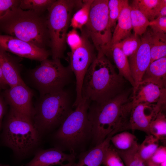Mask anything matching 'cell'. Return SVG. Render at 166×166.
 Segmentation results:
<instances>
[{
    "label": "cell",
    "instance_id": "1",
    "mask_svg": "<svg viewBox=\"0 0 166 166\" xmlns=\"http://www.w3.org/2000/svg\"><path fill=\"white\" fill-rule=\"evenodd\" d=\"M127 82L106 57L97 55L84 78L82 98L97 103L105 101L125 90Z\"/></svg>",
    "mask_w": 166,
    "mask_h": 166
},
{
    "label": "cell",
    "instance_id": "2",
    "mask_svg": "<svg viewBox=\"0 0 166 166\" xmlns=\"http://www.w3.org/2000/svg\"><path fill=\"white\" fill-rule=\"evenodd\" d=\"M132 91V88L125 89L107 101L89 105L88 117L94 146L103 142L110 134L115 135L123 126L128 113L127 107Z\"/></svg>",
    "mask_w": 166,
    "mask_h": 166
},
{
    "label": "cell",
    "instance_id": "3",
    "mask_svg": "<svg viewBox=\"0 0 166 166\" xmlns=\"http://www.w3.org/2000/svg\"><path fill=\"white\" fill-rule=\"evenodd\" d=\"M0 26L7 35L38 47L49 45L46 17L41 14L14 6L0 20Z\"/></svg>",
    "mask_w": 166,
    "mask_h": 166
},
{
    "label": "cell",
    "instance_id": "4",
    "mask_svg": "<svg viewBox=\"0 0 166 166\" xmlns=\"http://www.w3.org/2000/svg\"><path fill=\"white\" fill-rule=\"evenodd\" d=\"M90 102L83 98L59 126L53 135L55 147L75 154L91 139V126L88 117Z\"/></svg>",
    "mask_w": 166,
    "mask_h": 166
},
{
    "label": "cell",
    "instance_id": "5",
    "mask_svg": "<svg viewBox=\"0 0 166 166\" xmlns=\"http://www.w3.org/2000/svg\"><path fill=\"white\" fill-rule=\"evenodd\" d=\"M41 137L32 120L10 109L3 126L2 142L17 158L28 156L38 146Z\"/></svg>",
    "mask_w": 166,
    "mask_h": 166
},
{
    "label": "cell",
    "instance_id": "6",
    "mask_svg": "<svg viewBox=\"0 0 166 166\" xmlns=\"http://www.w3.org/2000/svg\"><path fill=\"white\" fill-rule=\"evenodd\" d=\"M73 105L70 94L64 89L40 96L34 108L32 121L41 136L59 126Z\"/></svg>",
    "mask_w": 166,
    "mask_h": 166
},
{
    "label": "cell",
    "instance_id": "7",
    "mask_svg": "<svg viewBox=\"0 0 166 166\" xmlns=\"http://www.w3.org/2000/svg\"><path fill=\"white\" fill-rule=\"evenodd\" d=\"M82 3L81 1L55 0L48 9L46 21L52 59H60L63 56L73 12Z\"/></svg>",
    "mask_w": 166,
    "mask_h": 166
},
{
    "label": "cell",
    "instance_id": "8",
    "mask_svg": "<svg viewBox=\"0 0 166 166\" xmlns=\"http://www.w3.org/2000/svg\"><path fill=\"white\" fill-rule=\"evenodd\" d=\"M72 73L69 66H64L60 59L47 58L30 70L29 77L41 96L64 89L70 82Z\"/></svg>",
    "mask_w": 166,
    "mask_h": 166
},
{
    "label": "cell",
    "instance_id": "9",
    "mask_svg": "<svg viewBox=\"0 0 166 166\" xmlns=\"http://www.w3.org/2000/svg\"><path fill=\"white\" fill-rule=\"evenodd\" d=\"M109 0H93L89 19L82 31L90 39L97 51V55L111 56L112 30L109 19L108 3Z\"/></svg>",
    "mask_w": 166,
    "mask_h": 166
},
{
    "label": "cell",
    "instance_id": "10",
    "mask_svg": "<svg viewBox=\"0 0 166 166\" xmlns=\"http://www.w3.org/2000/svg\"><path fill=\"white\" fill-rule=\"evenodd\" d=\"M83 43L79 47L69 53V65L76 78V97L73 106L75 107L82 100V87L86 73L96 56L93 45L83 34Z\"/></svg>",
    "mask_w": 166,
    "mask_h": 166
},
{
    "label": "cell",
    "instance_id": "11",
    "mask_svg": "<svg viewBox=\"0 0 166 166\" xmlns=\"http://www.w3.org/2000/svg\"><path fill=\"white\" fill-rule=\"evenodd\" d=\"M165 104L160 103L138 104L131 110L120 132L129 129L139 130L150 134L151 123L160 112L165 110Z\"/></svg>",
    "mask_w": 166,
    "mask_h": 166
},
{
    "label": "cell",
    "instance_id": "12",
    "mask_svg": "<svg viewBox=\"0 0 166 166\" xmlns=\"http://www.w3.org/2000/svg\"><path fill=\"white\" fill-rule=\"evenodd\" d=\"M166 85L157 81L141 80L133 88L129 105L131 109L140 103L166 104Z\"/></svg>",
    "mask_w": 166,
    "mask_h": 166
},
{
    "label": "cell",
    "instance_id": "13",
    "mask_svg": "<svg viewBox=\"0 0 166 166\" xmlns=\"http://www.w3.org/2000/svg\"><path fill=\"white\" fill-rule=\"evenodd\" d=\"M0 50L41 62L47 59L51 55L45 49L38 47L8 35H0Z\"/></svg>",
    "mask_w": 166,
    "mask_h": 166
},
{
    "label": "cell",
    "instance_id": "14",
    "mask_svg": "<svg viewBox=\"0 0 166 166\" xmlns=\"http://www.w3.org/2000/svg\"><path fill=\"white\" fill-rule=\"evenodd\" d=\"M4 95L10 109L32 120L34 113L32 102L33 93L25 83L10 87L5 91Z\"/></svg>",
    "mask_w": 166,
    "mask_h": 166
},
{
    "label": "cell",
    "instance_id": "15",
    "mask_svg": "<svg viewBox=\"0 0 166 166\" xmlns=\"http://www.w3.org/2000/svg\"><path fill=\"white\" fill-rule=\"evenodd\" d=\"M141 44L138 49L128 59L135 86L141 81L151 61L150 46L145 33L141 36Z\"/></svg>",
    "mask_w": 166,
    "mask_h": 166
},
{
    "label": "cell",
    "instance_id": "16",
    "mask_svg": "<svg viewBox=\"0 0 166 166\" xmlns=\"http://www.w3.org/2000/svg\"><path fill=\"white\" fill-rule=\"evenodd\" d=\"M76 158L75 154L66 153L59 148L54 147L38 151L34 158L26 164V166H53L63 163H74Z\"/></svg>",
    "mask_w": 166,
    "mask_h": 166
},
{
    "label": "cell",
    "instance_id": "17",
    "mask_svg": "<svg viewBox=\"0 0 166 166\" xmlns=\"http://www.w3.org/2000/svg\"><path fill=\"white\" fill-rule=\"evenodd\" d=\"M112 136L109 135L102 143L89 150L81 152L78 161L74 162L72 166H101L105 152L110 145Z\"/></svg>",
    "mask_w": 166,
    "mask_h": 166
},
{
    "label": "cell",
    "instance_id": "18",
    "mask_svg": "<svg viewBox=\"0 0 166 166\" xmlns=\"http://www.w3.org/2000/svg\"><path fill=\"white\" fill-rule=\"evenodd\" d=\"M0 67L7 85L10 87L24 83L19 64L6 52L0 50Z\"/></svg>",
    "mask_w": 166,
    "mask_h": 166
},
{
    "label": "cell",
    "instance_id": "19",
    "mask_svg": "<svg viewBox=\"0 0 166 166\" xmlns=\"http://www.w3.org/2000/svg\"><path fill=\"white\" fill-rule=\"evenodd\" d=\"M130 6L126 0L124 6L117 20L111 41V46L127 38L131 34L132 27L130 16Z\"/></svg>",
    "mask_w": 166,
    "mask_h": 166
},
{
    "label": "cell",
    "instance_id": "20",
    "mask_svg": "<svg viewBox=\"0 0 166 166\" xmlns=\"http://www.w3.org/2000/svg\"><path fill=\"white\" fill-rule=\"evenodd\" d=\"M131 5L137 8L151 21L160 18L162 10L166 6V0H134Z\"/></svg>",
    "mask_w": 166,
    "mask_h": 166
},
{
    "label": "cell",
    "instance_id": "21",
    "mask_svg": "<svg viewBox=\"0 0 166 166\" xmlns=\"http://www.w3.org/2000/svg\"><path fill=\"white\" fill-rule=\"evenodd\" d=\"M150 48L151 62L166 57V34L156 32L150 29L145 32Z\"/></svg>",
    "mask_w": 166,
    "mask_h": 166
},
{
    "label": "cell",
    "instance_id": "22",
    "mask_svg": "<svg viewBox=\"0 0 166 166\" xmlns=\"http://www.w3.org/2000/svg\"><path fill=\"white\" fill-rule=\"evenodd\" d=\"M111 56L118 70V73L133 88L135 83L132 77L128 57L119 47L112 45L111 47Z\"/></svg>",
    "mask_w": 166,
    "mask_h": 166
},
{
    "label": "cell",
    "instance_id": "23",
    "mask_svg": "<svg viewBox=\"0 0 166 166\" xmlns=\"http://www.w3.org/2000/svg\"><path fill=\"white\" fill-rule=\"evenodd\" d=\"M151 79L166 85V57L151 62L145 72L141 80Z\"/></svg>",
    "mask_w": 166,
    "mask_h": 166
},
{
    "label": "cell",
    "instance_id": "24",
    "mask_svg": "<svg viewBox=\"0 0 166 166\" xmlns=\"http://www.w3.org/2000/svg\"><path fill=\"white\" fill-rule=\"evenodd\" d=\"M159 140L151 134L146 136L142 142L139 144L138 155L145 163L149 160L159 147Z\"/></svg>",
    "mask_w": 166,
    "mask_h": 166
},
{
    "label": "cell",
    "instance_id": "25",
    "mask_svg": "<svg viewBox=\"0 0 166 166\" xmlns=\"http://www.w3.org/2000/svg\"><path fill=\"white\" fill-rule=\"evenodd\" d=\"M93 1V0L82 1L80 9L74 13L71 19L70 26L73 29L82 30L87 24Z\"/></svg>",
    "mask_w": 166,
    "mask_h": 166
},
{
    "label": "cell",
    "instance_id": "26",
    "mask_svg": "<svg viewBox=\"0 0 166 166\" xmlns=\"http://www.w3.org/2000/svg\"><path fill=\"white\" fill-rule=\"evenodd\" d=\"M130 6L131 21L134 34L141 37L147 30L150 21L137 8L131 5Z\"/></svg>",
    "mask_w": 166,
    "mask_h": 166
},
{
    "label": "cell",
    "instance_id": "27",
    "mask_svg": "<svg viewBox=\"0 0 166 166\" xmlns=\"http://www.w3.org/2000/svg\"><path fill=\"white\" fill-rule=\"evenodd\" d=\"M110 140L113 147L116 149L121 151L128 150L137 143L136 136L126 131L113 135Z\"/></svg>",
    "mask_w": 166,
    "mask_h": 166
},
{
    "label": "cell",
    "instance_id": "28",
    "mask_svg": "<svg viewBox=\"0 0 166 166\" xmlns=\"http://www.w3.org/2000/svg\"><path fill=\"white\" fill-rule=\"evenodd\" d=\"M164 111L160 112L151 122L149 127V132L159 140L165 141L166 138V117Z\"/></svg>",
    "mask_w": 166,
    "mask_h": 166
},
{
    "label": "cell",
    "instance_id": "29",
    "mask_svg": "<svg viewBox=\"0 0 166 166\" xmlns=\"http://www.w3.org/2000/svg\"><path fill=\"white\" fill-rule=\"evenodd\" d=\"M138 145L137 142L131 148L125 151L119 150L115 148L125 166H146L138 155Z\"/></svg>",
    "mask_w": 166,
    "mask_h": 166
},
{
    "label": "cell",
    "instance_id": "30",
    "mask_svg": "<svg viewBox=\"0 0 166 166\" xmlns=\"http://www.w3.org/2000/svg\"><path fill=\"white\" fill-rule=\"evenodd\" d=\"M55 0H19L18 7L21 9L30 10L41 14L48 9Z\"/></svg>",
    "mask_w": 166,
    "mask_h": 166
},
{
    "label": "cell",
    "instance_id": "31",
    "mask_svg": "<svg viewBox=\"0 0 166 166\" xmlns=\"http://www.w3.org/2000/svg\"><path fill=\"white\" fill-rule=\"evenodd\" d=\"M141 42V38L140 36L133 34L121 42L113 45L120 48L125 55L129 57L137 51L140 46Z\"/></svg>",
    "mask_w": 166,
    "mask_h": 166
},
{
    "label": "cell",
    "instance_id": "32",
    "mask_svg": "<svg viewBox=\"0 0 166 166\" xmlns=\"http://www.w3.org/2000/svg\"><path fill=\"white\" fill-rule=\"evenodd\" d=\"M126 0H109L108 6L109 10V25L112 29L115 28L116 22L124 6Z\"/></svg>",
    "mask_w": 166,
    "mask_h": 166
},
{
    "label": "cell",
    "instance_id": "33",
    "mask_svg": "<svg viewBox=\"0 0 166 166\" xmlns=\"http://www.w3.org/2000/svg\"><path fill=\"white\" fill-rule=\"evenodd\" d=\"M102 164L105 166H125L116 149L110 145L105 152Z\"/></svg>",
    "mask_w": 166,
    "mask_h": 166
},
{
    "label": "cell",
    "instance_id": "34",
    "mask_svg": "<svg viewBox=\"0 0 166 166\" xmlns=\"http://www.w3.org/2000/svg\"><path fill=\"white\" fill-rule=\"evenodd\" d=\"M66 41L72 51L81 46L83 43L82 37L76 29H73L67 33Z\"/></svg>",
    "mask_w": 166,
    "mask_h": 166
},
{
    "label": "cell",
    "instance_id": "35",
    "mask_svg": "<svg viewBox=\"0 0 166 166\" xmlns=\"http://www.w3.org/2000/svg\"><path fill=\"white\" fill-rule=\"evenodd\" d=\"M149 26L154 31L166 34V16L157 18L150 21Z\"/></svg>",
    "mask_w": 166,
    "mask_h": 166
},
{
    "label": "cell",
    "instance_id": "36",
    "mask_svg": "<svg viewBox=\"0 0 166 166\" xmlns=\"http://www.w3.org/2000/svg\"><path fill=\"white\" fill-rule=\"evenodd\" d=\"M19 0H0V20L12 7L18 6Z\"/></svg>",
    "mask_w": 166,
    "mask_h": 166
},
{
    "label": "cell",
    "instance_id": "37",
    "mask_svg": "<svg viewBox=\"0 0 166 166\" xmlns=\"http://www.w3.org/2000/svg\"><path fill=\"white\" fill-rule=\"evenodd\" d=\"M150 160L154 163L159 165L166 161V146H159Z\"/></svg>",
    "mask_w": 166,
    "mask_h": 166
},
{
    "label": "cell",
    "instance_id": "38",
    "mask_svg": "<svg viewBox=\"0 0 166 166\" xmlns=\"http://www.w3.org/2000/svg\"><path fill=\"white\" fill-rule=\"evenodd\" d=\"M5 110V105L2 99L0 97V130L2 127V120Z\"/></svg>",
    "mask_w": 166,
    "mask_h": 166
},
{
    "label": "cell",
    "instance_id": "39",
    "mask_svg": "<svg viewBox=\"0 0 166 166\" xmlns=\"http://www.w3.org/2000/svg\"><path fill=\"white\" fill-rule=\"evenodd\" d=\"M7 85L3 77L1 69L0 67V89Z\"/></svg>",
    "mask_w": 166,
    "mask_h": 166
},
{
    "label": "cell",
    "instance_id": "40",
    "mask_svg": "<svg viewBox=\"0 0 166 166\" xmlns=\"http://www.w3.org/2000/svg\"><path fill=\"white\" fill-rule=\"evenodd\" d=\"M145 164L146 166H160L159 164L154 163L150 160Z\"/></svg>",
    "mask_w": 166,
    "mask_h": 166
},
{
    "label": "cell",
    "instance_id": "41",
    "mask_svg": "<svg viewBox=\"0 0 166 166\" xmlns=\"http://www.w3.org/2000/svg\"><path fill=\"white\" fill-rule=\"evenodd\" d=\"M160 166H166V161L163 162L159 164Z\"/></svg>",
    "mask_w": 166,
    "mask_h": 166
},
{
    "label": "cell",
    "instance_id": "42",
    "mask_svg": "<svg viewBox=\"0 0 166 166\" xmlns=\"http://www.w3.org/2000/svg\"><path fill=\"white\" fill-rule=\"evenodd\" d=\"M0 166H10L8 164H0Z\"/></svg>",
    "mask_w": 166,
    "mask_h": 166
}]
</instances>
